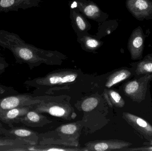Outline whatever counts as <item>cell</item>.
<instances>
[{
  "mask_svg": "<svg viewBox=\"0 0 152 151\" xmlns=\"http://www.w3.org/2000/svg\"><path fill=\"white\" fill-rule=\"evenodd\" d=\"M0 46L12 53L16 63L27 64L31 69L42 63L58 64L66 58L57 51L39 48L26 43L17 34L4 30H0Z\"/></svg>",
  "mask_w": 152,
  "mask_h": 151,
  "instance_id": "obj_1",
  "label": "cell"
},
{
  "mask_svg": "<svg viewBox=\"0 0 152 151\" xmlns=\"http://www.w3.org/2000/svg\"><path fill=\"white\" fill-rule=\"evenodd\" d=\"M71 8H76L88 19L98 23L105 21L109 14L103 11L97 4L90 0H72L69 2Z\"/></svg>",
  "mask_w": 152,
  "mask_h": 151,
  "instance_id": "obj_2",
  "label": "cell"
},
{
  "mask_svg": "<svg viewBox=\"0 0 152 151\" xmlns=\"http://www.w3.org/2000/svg\"><path fill=\"white\" fill-rule=\"evenodd\" d=\"M152 80V74L128 82L123 87L126 95L134 102L140 103L145 99L147 86Z\"/></svg>",
  "mask_w": 152,
  "mask_h": 151,
  "instance_id": "obj_3",
  "label": "cell"
},
{
  "mask_svg": "<svg viewBox=\"0 0 152 151\" xmlns=\"http://www.w3.org/2000/svg\"><path fill=\"white\" fill-rule=\"evenodd\" d=\"M126 6L137 20H152V0H126Z\"/></svg>",
  "mask_w": 152,
  "mask_h": 151,
  "instance_id": "obj_4",
  "label": "cell"
},
{
  "mask_svg": "<svg viewBox=\"0 0 152 151\" xmlns=\"http://www.w3.org/2000/svg\"><path fill=\"white\" fill-rule=\"evenodd\" d=\"M146 37L142 28L140 26L134 29L131 33L128 41L127 48L132 60H138L142 58Z\"/></svg>",
  "mask_w": 152,
  "mask_h": 151,
  "instance_id": "obj_5",
  "label": "cell"
},
{
  "mask_svg": "<svg viewBox=\"0 0 152 151\" xmlns=\"http://www.w3.org/2000/svg\"><path fill=\"white\" fill-rule=\"evenodd\" d=\"M38 103L37 99L27 94H14L0 98V111L34 105Z\"/></svg>",
  "mask_w": 152,
  "mask_h": 151,
  "instance_id": "obj_6",
  "label": "cell"
},
{
  "mask_svg": "<svg viewBox=\"0 0 152 151\" xmlns=\"http://www.w3.org/2000/svg\"><path fill=\"white\" fill-rule=\"evenodd\" d=\"M123 117L129 124L142 135L145 138L152 141V126L149 122L129 113H123Z\"/></svg>",
  "mask_w": 152,
  "mask_h": 151,
  "instance_id": "obj_7",
  "label": "cell"
},
{
  "mask_svg": "<svg viewBox=\"0 0 152 151\" xmlns=\"http://www.w3.org/2000/svg\"><path fill=\"white\" fill-rule=\"evenodd\" d=\"M0 134L4 135L8 137L25 141L32 145L34 144L37 142L36 134L30 129L25 128L13 126L10 128V129L1 128Z\"/></svg>",
  "mask_w": 152,
  "mask_h": 151,
  "instance_id": "obj_8",
  "label": "cell"
},
{
  "mask_svg": "<svg viewBox=\"0 0 152 151\" xmlns=\"http://www.w3.org/2000/svg\"><path fill=\"white\" fill-rule=\"evenodd\" d=\"M77 78V74L72 72H63L59 73L49 75L48 77L42 79H37L31 81H27L25 84L31 86L34 84L44 82H47L50 85L61 84L73 82Z\"/></svg>",
  "mask_w": 152,
  "mask_h": 151,
  "instance_id": "obj_9",
  "label": "cell"
},
{
  "mask_svg": "<svg viewBox=\"0 0 152 151\" xmlns=\"http://www.w3.org/2000/svg\"><path fill=\"white\" fill-rule=\"evenodd\" d=\"M42 0H0V12L18 11L38 7Z\"/></svg>",
  "mask_w": 152,
  "mask_h": 151,
  "instance_id": "obj_10",
  "label": "cell"
},
{
  "mask_svg": "<svg viewBox=\"0 0 152 151\" xmlns=\"http://www.w3.org/2000/svg\"><path fill=\"white\" fill-rule=\"evenodd\" d=\"M32 105H33L0 111V121L8 125L10 128L14 126L13 124H18L19 119L26 115L31 110Z\"/></svg>",
  "mask_w": 152,
  "mask_h": 151,
  "instance_id": "obj_11",
  "label": "cell"
},
{
  "mask_svg": "<svg viewBox=\"0 0 152 151\" xmlns=\"http://www.w3.org/2000/svg\"><path fill=\"white\" fill-rule=\"evenodd\" d=\"M132 145V144L120 140L101 141L88 144L87 148L91 150L104 151L120 150Z\"/></svg>",
  "mask_w": 152,
  "mask_h": 151,
  "instance_id": "obj_12",
  "label": "cell"
},
{
  "mask_svg": "<svg viewBox=\"0 0 152 151\" xmlns=\"http://www.w3.org/2000/svg\"><path fill=\"white\" fill-rule=\"evenodd\" d=\"M69 18L71 25L75 33H86L91 28V24L87 18L76 8H70Z\"/></svg>",
  "mask_w": 152,
  "mask_h": 151,
  "instance_id": "obj_13",
  "label": "cell"
},
{
  "mask_svg": "<svg viewBox=\"0 0 152 151\" xmlns=\"http://www.w3.org/2000/svg\"><path fill=\"white\" fill-rule=\"evenodd\" d=\"M77 40L82 49L88 52H94L103 44V42L97 39L95 35L89 34L88 32L77 33Z\"/></svg>",
  "mask_w": 152,
  "mask_h": 151,
  "instance_id": "obj_14",
  "label": "cell"
},
{
  "mask_svg": "<svg viewBox=\"0 0 152 151\" xmlns=\"http://www.w3.org/2000/svg\"><path fill=\"white\" fill-rule=\"evenodd\" d=\"M30 144L18 139L0 138V151H26Z\"/></svg>",
  "mask_w": 152,
  "mask_h": 151,
  "instance_id": "obj_15",
  "label": "cell"
},
{
  "mask_svg": "<svg viewBox=\"0 0 152 151\" xmlns=\"http://www.w3.org/2000/svg\"><path fill=\"white\" fill-rule=\"evenodd\" d=\"M98 25L97 32L95 35L97 39L101 40L103 37L110 34L116 30L119 23L117 20H110L98 23Z\"/></svg>",
  "mask_w": 152,
  "mask_h": 151,
  "instance_id": "obj_16",
  "label": "cell"
},
{
  "mask_svg": "<svg viewBox=\"0 0 152 151\" xmlns=\"http://www.w3.org/2000/svg\"><path fill=\"white\" fill-rule=\"evenodd\" d=\"M131 75L132 72L129 69L123 68L118 70L110 76L106 82L105 86L110 88L114 85L128 79Z\"/></svg>",
  "mask_w": 152,
  "mask_h": 151,
  "instance_id": "obj_17",
  "label": "cell"
},
{
  "mask_svg": "<svg viewBox=\"0 0 152 151\" xmlns=\"http://www.w3.org/2000/svg\"><path fill=\"white\" fill-rule=\"evenodd\" d=\"M135 73L137 75L152 74V54H148L135 63Z\"/></svg>",
  "mask_w": 152,
  "mask_h": 151,
  "instance_id": "obj_18",
  "label": "cell"
},
{
  "mask_svg": "<svg viewBox=\"0 0 152 151\" xmlns=\"http://www.w3.org/2000/svg\"><path fill=\"white\" fill-rule=\"evenodd\" d=\"M41 119V116L37 111L30 110L26 115L19 119L18 123H21L29 126H34L40 122Z\"/></svg>",
  "mask_w": 152,
  "mask_h": 151,
  "instance_id": "obj_19",
  "label": "cell"
},
{
  "mask_svg": "<svg viewBox=\"0 0 152 151\" xmlns=\"http://www.w3.org/2000/svg\"><path fill=\"white\" fill-rule=\"evenodd\" d=\"M108 101L112 105H113L120 108L123 107L125 105V101L118 92L111 90L108 92Z\"/></svg>",
  "mask_w": 152,
  "mask_h": 151,
  "instance_id": "obj_20",
  "label": "cell"
},
{
  "mask_svg": "<svg viewBox=\"0 0 152 151\" xmlns=\"http://www.w3.org/2000/svg\"><path fill=\"white\" fill-rule=\"evenodd\" d=\"M98 101L95 98H89L85 99L81 104V108L85 112H89L97 106Z\"/></svg>",
  "mask_w": 152,
  "mask_h": 151,
  "instance_id": "obj_21",
  "label": "cell"
},
{
  "mask_svg": "<svg viewBox=\"0 0 152 151\" xmlns=\"http://www.w3.org/2000/svg\"><path fill=\"white\" fill-rule=\"evenodd\" d=\"M48 113L56 117H62L66 113V111L63 107L58 105L51 106L48 109Z\"/></svg>",
  "mask_w": 152,
  "mask_h": 151,
  "instance_id": "obj_22",
  "label": "cell"
},
{
  "mask_svg": "<svg viewBox=\"0 0 152 151\" xmlns=\"http://www.w3.org/2000/svg\"><path fill=\"white\" fill-rule=\"evenodd\" d=\"M77 130V127L75 124H69L61 127L60 131L64 134L72 135Z\"/></svg>",
  "mask_w": 152,
  "mask_h": 151,
  "instance_id": "obj_23",
  "label": "cell"
},
{
  "mask_svg": "<svg viewBox=\"0 0 152 151\" xmlns=\"http://www.w3.org/2000/svg\"><path fill=\"white\" fill-rule=\"evenodd\" d=\"M18 93L13 87H7L0 84V96L4 95H13Z\"/></svg>",
  "mask_w": 152,
  "mask_h": 151,
  "instance_id": "obj_24",
  "label": "cell"
},
{
  "mask_svg": "<svg viewBox=\"0 0 152 151\" xmlns=\"http://www.w3.org/2000/svg\"><path fill=\"white\" fill-rule=\"evenodd\" d=\"M9 64L6 62L5 58L0 52V74L5 72L6 68L9 67Z\"/></svg>",
  "mask_w": 152,
  "mask_h": 151,
  "instance_id": "obj_25",
  "label": "cell"
},
{
  "mask_svg": "<svg viewBox=\"0 0 152 151\" xmlns=\"http://www.w3.org/2000/svg\"><path fill=\"white\" fill-rule=\"evenodd\" d=\"M127 150L129 151H152V147H141V148H133V149H128Z\"/></svg>",
  "mask_w": 152,
  "mask_h": 151,
  "instance_id": "obj_26",
  "label": "cell"
},
{
  "mask_svg": "<svg viewBox=\"0 0 152 151\" xmlns=\"http://www.w3.org/2000/svg\"><path fill=\"white\" fill-rule=\"evenodd\" d=\"M2 127H3L2 125V124H1V123H0V128H2Z\"/></svg>",
  "mask_w": 152,
  "mask_h": 151,
  "instance_id": "obj_27",
  "label": "cell"
}]
</instances>
